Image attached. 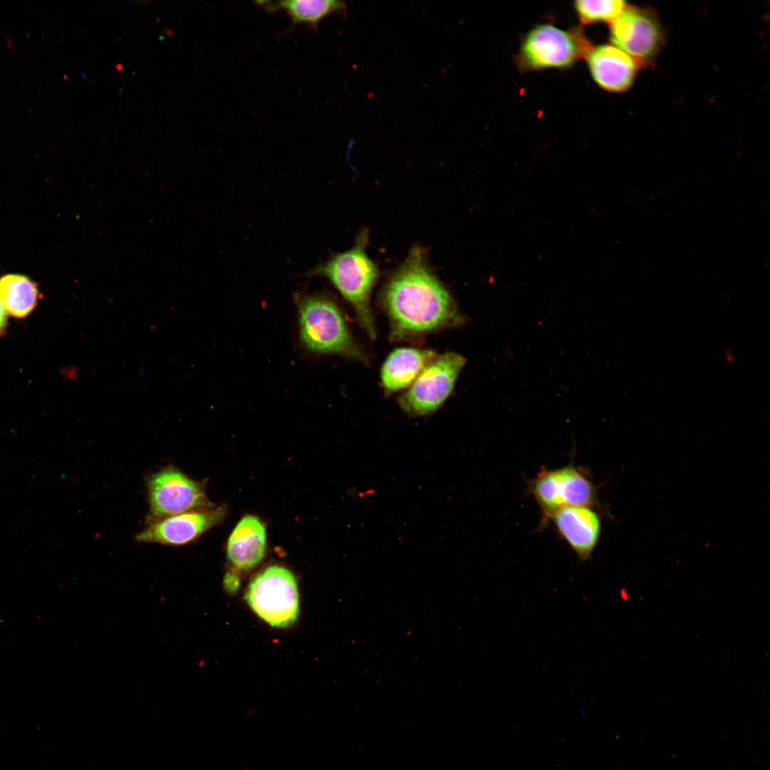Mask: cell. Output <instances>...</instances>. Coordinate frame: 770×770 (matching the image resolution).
Masks as SVG:
<instances>
[{
	"instance_id": "6da1fadb",
	"label": "cell",
	"mask_w": 770,
	"mask_h": 770,
	"mask_svg": "<svg viewBox=\"0 0 770 770\" xmlns=\"http://www.w3.org/2000/svg\"><path fill=\"white\" fill-rule=\"evenodd\" d=\"M381 302L394 339L424 334L463 321L455 301L428 267L419 247L409 252L389 278L382 291Z\"/></svg>"
},
{
	"instance_id": "7a4b0ae2",
	"label": "cell",
	"mask_w": 770,
	"mask_h": 770,
	"mask_svg": "<svg viewBox=\"0 0 770 770\" xmlns=\"http://www.w3.org/2000/svg\"><path fill=\"white\" fill-rule=\"evenodd\" d=\"M368 234L359 235L354 246L311 269L306 275L328 279L354 308L360 326L371 339L376 337L370 297L379 276L376 264L368 256Z\"/></svg>"
},
{
	"instance_id": "3957f363",
	"label": "cell",
	"mask_w": 770,
	"mask_h": 770,
	"mask_svg": "<svg viewBox=\"0 0 770 770\" xmlns=\"http://www.w3.org/2000/svg\"><path fill=\"white\" fill-rule=\"evenodd\" d=\"M299 339L303 346L316 354H337L366 361L354 341L338 304L324 294L297 293Z\"/></svg>"
},
{
	"instance_id": "277c9868",
	"label": "cell",
	"mask_w": 770,
	"mask_h": 770,
	"mask_svg": "<svg viewBox=\"0 0 770 770\" xmlns=\"http://www.w3.org/2000/svg\"><path fill=\"white\" fill-rule=\"evenodd\" d=\"M591 46L580 28L563 29L550 23L538 24L523 37L515 62L523 72L565 69L585 58Z\"/></svg>"
},
{
	"instance_id": "5b68a950",
	"label": "cell",
	"mask_w": 770,
	"mask_h": 770,
	"mask_svg": "<svg viewBox=\"0 0 770 770\" xmlns=\"http://www.w3.org/2000/svg\"><path fill=\"white\" fill-rule=\"evenodd\" d=\"M545 520L554 511L568 506L598 505L597 488L582 468L573 463L555 469L542 468L529 484Z\"/></svg>"
},
{
	"instance_id": "8992f818",
	"label": "cell",
	"mask_w": 770,
	"mask_h": 770,
	"mask_svg": "<svg viewBox=\"0 0 770 770\" xmlns=\"http://www.w3.org/2000/svg\"><path fill=\"white\" fill-rule=\"evenodd\" d=\"M245 598L252 610L271 626L285 627L297 617L296 580L282 566L272 565L258 574L250 584Z\"/></svg>"
},
{
	"instance_id": "52a82bcc",
	"label": "cell",
	"mask_w": 770,
	"mask_h": 770,
	"mask_svg": "<svg viewBox=\"0 0 770 770\" xmlns=\"http://www.w3.org/2000/svg\"><path fill=\"white\" fill-rule=\"evenodd\" d=\"M466 362L454 352L437 356L400 396L401 408L412 416L436 411L449 396Z\"/></svg>"
},
{
	"instance_id": "ba28073f",
	"label": "cell",
	"mask_w": 770,
	"mask_h": 770,
	"mask_svg": "<svg viewBox=\"0 0 770 770\" xmlns=\"http://www.w3.org/2000/svg\"><path fill=\"white\" fill-rule=\"evenodd\" d=\"M149 522L212 506L202 486L175 468L153 473L147 482Z\"/></svg>"
},
{
	"instance_id": "9c48e42d",
	"label": "cell",
	"mask_w": 770,
	"mask_h": 770,
	"mask_svg": "<svg viewBox=\"0 0 770 770\" xmlns=\"http://www.w3.org/2000/svg\"><path fill=\"white\" fill-rule=\"evenodd\" d=\"M610 38L614 46L644 66L660 51L664 34L654 12L628 5L610 24Z\"/></svg>"
},
{
	"instance_id": "30bf717a",
	"label": "cell",
	"mask_w": 770,
	"mask_h": 770,
	"mask_svg": "<svg viewBox=\"0 0 770 770\" xmlns=\"http://www.w3.org/2000/svg\"><path fill=\"white\" fill-rule=\"evenodd\" d=\"M225 513V508L212 506L186 511L150 523L135 538L141 543L183 545L220 523Z\"/></svg>"
},
{
	"instance_id": "8fae6325",
	"label": "cell",
	"mask_w": 770,
	"mask_h": 770,
	"mask_svg": "<svg viewBox=\"0 0 770 770\" xmlns=\"http://www.w3.org/2000/svg\"><path fill=\"white\" fill-rule=\"evenodd\" d=\"M581 561L590 559L597 547L602 531L601 516L594 508L568 506L561 508L545 519Z\"/></svg>"
},
{
	"instance_id": "7c38bea8",
	"label": "cell",
	"mask_w": 770,
	"mask_h": 770,
	"mask_svg": "<svg viewBox=\"0 0 770 770\" xmlns=\"http://www.w3.org/2000/svg\"><path fill=\"white\" fill-rule=\"evenodd\" d=\"M584 58L593 81L609 92L627 91L642 67L635 59L610 43L592 45Z\"/></svg>"
},
{
	"instance_id": "4fadbf2b",
	"label": "cell",
	"mask_w": 770,
	"mask_h": 770,
	"mask_svg": "<svg viewBox=\"0 0 770 770\" xmlns=\"http://www.w3.org/2000/svg\"><path fill=\"white\" fill-rule=\"evenodd\" d=\"M266 543L264 524L254 515H246L230 535L227 547L228 560L239 570L252 569L263 558Z\"/></svg>"
},
{
	"instance_id": "5bb4252c",
	"label": "cell",
	"mask_w": 770,
	"mask_h": 770,
	"mask_svg": "<svg viewBox=\"0 0 770 770\" xmlns=\"http://www.w3.org/2000/svg\"><path fill=\"white\" fill-rule=\"evenodd\" d=\"M430 349L402 347L392 351L381 370V382L388 394L407 389L437 356Z\"/></svg>"
},
{
	"instance_id": "9a60e30c",
	"label": "cell",
	"mask_w": 770,
	"mask_h": 770,
	"mask_svg": "<svg viewBox=\"0 0 770 770\" xmlns=\"http://www.w3.org/2000/svg\"><path fill=\"white\" fill-rule=\"evenodd\" d=\"M257 6L269 12L284 11L292 25L306 24L317 29L319 23L332 14L346 12V4L336 0H289L256 1Z\"/></svg>"
},
{
	"instance_id": "2e32d148",
	"label": "cell",
	"mask_w": 770,
	"mask_h": 770,
	"mask_svg": "<svg viewBox=\"0 0 770 770\" xmlns=\"http://www.w3.org/2000/svg\"><path fill=\"white\" fill-rule=\"evenodd\" d=\"M38 289L28 277L15 274L0 278V302L6 312L17 317L27 315L34 308Z\"/></svg>"
},
{
	"instance_id": "e0dca14e",
	"label": "cell",
	"mask_w": 770,
	"mask_h": 770,
	"mask_svg": "<svg viewBox=\"0 0 770 770\" xmlns=\"http://www.w3.org/2000/svg\"><path fill=\"white\" fill-rule=\"evenodd\" d=\"M576 14L582 24L611 23L628 6L621 0H578L574 2Z\"/></svg>"
},
{
	"instance_id": "ac0fdd59",
	"label": "cell",
	"mask_w": 770,
	"mask_h": 770,
	"mask_svg": "<svg viewBox=\"0 0 770 770\" xmlns=\"http://www.w3.org/2000/svg\"><path fill=\"white\" fill-rule=\"evenodd\" d=\"M7 322V312L0 302V335L4 332Z\"/></svg>"
}]
</instances>
